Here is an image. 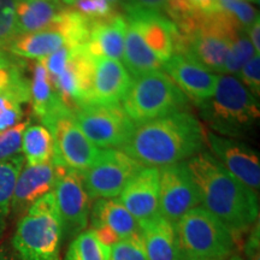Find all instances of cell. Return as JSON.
I'll return each instance as SVG.
<instances>
[{"label":"cell","instance_id":"3","mask_svg":"<svg viewBox=\"0 0 260 260\" xmlns=\"http://www.w3.org/2000/svg\"><path fill=\"white\" fill-rule=\"evenodd\" d=\"M63 226L53 191L29 207L12 239L19 260H60Z\"/></svg>","mask_w":260,"mask_h":260},{"label":"cell","instance_id":"41","mask_svg":"<svg viewBox=\"0 0 260 260\" xmlns=\"http://www.w3.org/2000/svg\"><path fill=\"white\" fill-rule=\"evenodd\" d=\"M188 2H190L194 6H197L198 9L203 12H206V14L216 12L222 9L219 0H188Z\"/></svg>","mask_w":260,"mask_h":260},{"label":"cell","instance_id":"39","mask_svg":"<svg viewBox=\"0 0 260 260\" xmlns=\"http://www.w3.org/2000/svg\"><path fill=\"white\" fill-rule=\"evenodd\" d=\"M245 253L248 260H260V228L259 220L252 226L245 245Z\"/></svg>","mask_w":260,"mask_h":260},{"label":"cell","instance_id":"23","mask_svg":"<svg viewBox=\"0 0 260 260\" xmlns=\"http://www.w3.org/2000/svg\"><path fill=\"white\" fill-rule=\"evenodd\" d=\"M30 102L32 104V111H34L35 116L44 123V125L48 121H51L53 117H56L58 113L68 109L61 102L46 68L39 60L35 64L34 70H32Z\"/></svg>","mask_w":260,"mask_h":260},{"label":"cell","instance_id":"6","mask_svg":"<svg viewBox=\"0 0 260 260\" xmlns=\"http://www.w3.org/2000/svg\"><path fill=\"white\" fill-rule=\"evenodd\" d=\"M122 107L136 125L172 113L188 111L189 100L164 71L133 79Z\"/></svg>","mask_w":260,"mask_h":260},{"label":"cell","instance_id":"24","mask_svg":"<svg viewBox=\"0 0 260 260\" xmlns=\"http://www.w3.org/2000/svg\"><path fill=\"white\" fill-rule=\"evenodd\" d=\"M64 46H69V44L63 32L57 29H47L18 35L8 47V51L14 56L40 60Z\"/></svg>","mask_w":260,"mask_h":260},{"label":"cell","instance_id":"36","mask_svg":"<svg viewBox=\"0 0 260 260\" xmlns=\"http://www.w3.org/2000/svg\"><path fill=\"white\" fill-rule=\"evenodd\" d=\"M239 80L251 90L253 95L260 94V54H254L239 71Z\"/></svg>","mask_w":260,"mask_h":260},{"label":"cell","instance_id":"19","mask_svg":"<svg viewBox=\"0 0 260 260\" xmlns=\"http://www.w3.org/2000/svg\"><path fill=\"white\" fill-rule=\"evenodd\" d=\"M94 75L89 104L116 105L123 102L133 82L121 61L110 58H93Z\"/></svg>","mask_w":260,"mask_h":260},{"label":"cell","instance_id":"30","mask_svg":"<svg viewBox=\"0 0 260 260\" xmlns=\"http://www.w3.org/2000/svg\"><path fill=\"white\" fill-rule=\"evenodd\" d=\"M25 102L11 90L0 92V133L21 122L23 117L22 104Z\"/></svg>","mask_w":260,"mask_h":260},{"label":"cell","instance_id":"38","mask_svg":"<svg viewBox=\"0 0 260 260\" xmlns=\"http://www.w3.org/2000/svg\"><path fill=\"white\" fill-rule=\"evenodd\" d=\"M169 0H122L121 6L125 12L157 11L164 12Z\"/></svg>","mask_w":260,"mask_h":260},{"label":"cell","instance_id":"42","mask_svg":"<svg viewBox=\"0 0 260 260\" xmlns=\"http://www.w3.org/2000/svg\"><path fill=\"white\" fill-rule=\"evenodd\" d=\"M0 260H14L9 254H6L5 252L0 251Z\"/></svg>","mask_w":260,"mask_h":260},{"label":"cell","instance_id":"37","mask_svg":"<svg viewBox=\"0 0 260 260\" xmlns=\"http://www.w3.org/2000/svg\"><path fill=\"white\" fill-rule=\"evenodd\" d=\"M73 48L74 47L64 46L54 52V53L50 54L48 57L39 60L44 64L45 68H46L47 73L51 76V79H56V77H58L61 73H63L65 67H67L68 64V60H69L70 58Z\"/></svg>","mask_w":260,"mask_h":260},{"label":"cell","instance_id":"7","mask_svg":"<svg viewBox=\"0 0 260 260\" xmlns=\"http://www.w3.org/2000/svg\"><path fill=\"white\" fill-rule=\"evenodd\" d=\"M73 116L86 138L100 149H121L136 128L119 104H87L75 109Z\"/></svg>","mask_w":260,"mask_h":260},{"label":"cell","instance_id":"4","mask_svg":"<svg viewBox=\"0 0 260 260\" xmlns=\"http://www.w3.org/2000/svg\"><path fill=\"white\" fill-rule=\"evenodd\" d=\"M201 115L219 134L241 136L259 121V103L251 90L233 75H219L211 99L199 105Z\"/></svg>","mask_w":260,"mask_h":260},{"label":"cell","instance_id":"31","mask_svg":"<svg viewBox=\"0 0 260 260\" xmlns=\"http://www.w3.org/2000/svg\"><path fill=\"white\" fill-rule=\"evenodd\" d=\"M16 6L17 0H0V50H8L18 37Z\"/></svg>","mask_w":260,"mask_h":260},{"label":"cell","instance_id":"28","mask_svg":"<svg viewBox=\"0 0 260 260\" xmlns=\"http://www.w3.org/2000/svg\"><path fill=\"white\" fill-rule=\"evenodd\" d=\"M111 246L100 240L92 229L84 230L70 242L64 260H109Z\"/></svg>","mask_w":260,"mask_h":260},{"label":"cell","instance_id":"43","mask_svg":"<svg viewBox=\"0 0 260 260\" xmlns=\"http://www.w3.org/2000/svg\"><path fill=\"white\" fill-rule=\"evenodd\" d=\"M106 2H109L110 4H112L115 8H117V6H121L122 0H106Z\"/></svg>","mask_w":260,"mask_h":260},{"label":"cell","instance_id":"35","mask_svg":"<svg viewBox=\"0 0 260 260\" xmlns=\"http://www.w3.org/2000/svg\"><path fill=\"white\" fill-rule=\"evenodd\" d=\"M223 10L230 12L247 31L253 22L259 18L258 11L247 0H219Z\"/></svg>","mask_w":260,"mask_h":260},{"label":"cell","instance_id":"16","mask_svg":"<svg viewBox=\"0 0 260 260\" xmlns=\"http://www.w3.org/2000/svg\"><path fill=\"white\" fill-rule=\"evenodd\" d=\"M65 167L51 161L40 165L25 164L18 174L11 201V213L22 217L35 201L56 188Z\"/></svg>","mask_w":260,"mask_h":260},{"label":"cell","instance_id":"15","mask_svg":"<svg viewBox=\"0 0 260 260\" xmlns=\"http://www.w3.org/2000/svg\"><path fill=\"white\" fill-rule=\"evenodd\" d=\"M89 219L90 229L109 246L141 234L138 220L116 198L94 201L90 207Z\"/></svg>","mask_w":260,"mask_h":260},{"label":"cell","instance_id":"22","mask_svg":"<svg viewBox=\"0 0 260 260\" xmlns=\"http://www.w3.org/2000/svg\"><path fill=\"white\" fill-rule=\"evenodd\" d=\"M64 9L60 0H17L16 17L18 35L47 30Z\"/></svg>","mask_w":260,"mask_h":260},{"label":"cell","instance_id":"45","mask_svg":"<svg viewBox=\"0 0 260 260\" xmlns=\"http://www.w3.org/2000/svg\"><path fill=\"white\" fill-rule=\"evenodd\" d=\"M226 260H243V259L239 254H235V253H234V254L230 256V258H228Z\"/></svg>","mask_w":260,"mask_h":260},{"label":"cell","instance_id":"25","mask_svg":"<svg viewBox=\"0 0 260 260\" xmlns=\"http://www.w3.org/2000/svg\"><path fill=\"white\" fill-rule=\"evenodd\" d=\"M122 61L133 79L149 73H154V71H160L164 65L153 52L149 50L142 38L139 35V32L128 23H126Z\"/></svg>","mask_w":260,"mask_h":260},{"label":"cell","instance_id":"10","mask_svg":"<svg viewBox=\"0 0 260 260\" xmlns=\"http://www.w3.org/2000/svg\"><path fill=\"white\" fill-rule=\"evenodd\" d=\"M159 214L176 223L183 214L200 206V195L186 161L158 168Z\"/></svg>","mask_w":260,"mask_h":260},{"label":"cell","instance_id":"20","mask_svg":"<svg viewBox=\"0 0 260 260\" xmlns=\"http://www.w3.org/2000/svg\"><path fill=\"white\" fill-rule=\"evenodd\" d=\"M126 21L117 14L111 18L90 23L87 52L92 58H110L121 61L124 51Z\"/></svg>","mask_w":260,"mask_h":260},{"label":"cell","instance_id":"46","mask_svg":"<svg viewBox=\"0 0 260 260\" xmlns=\"http://www.w3.org/2000/svg\"><path fill=\"white\" fill-rule=\"evenodd\" d=\"M247 2H249V3H253V4H256V5H259L260 0H247Z\"/></svg>","mask_w":260,"mask_h":260},{"label":"cell","instance_id":"14","mask_svg":"<svg viewBox=\"0 0 260 260\" xmlns=\"http://www.w3.org/2000/svg\"><path fill=\"white\" fill-rule=\"evenodd\" d=\"M124 18L162 63H167L177 53L180 42L178 30L176 25L161 12L132 11L125 12Z\"/></svg>","mask_w":260,"mask_h":260},{"label":"cell","instance_id":"1","mask_svg":"<svg viewBox=\"0 0 260 260\" xmlns=\"http://www.w3.org/2000/svg\"><path fill=\"white\" fill-rule=\"evenodd\" d=\"M200 195V206L217 217L234 237L259 220L258 194L241 183L213 157L201 151L186 161Z\"/></svg>","mask_w":260,"mask_h":260},{"label":"cell","instance_id":"17","mask_svg":"<svg viewBox=\"0 0 260 260\" xmlns=\"http://www.w3.org/2000/svg\"><path fill=\"white\" fill-rule=\"evenodd\" d=\"M162 70L176 83L188 100L198 106L212 98L219 79V75L211 73L184 54L172 56L162 65Z\"/></svg>","mask_w":260,"mask_h":260},{"label":"cell","instance_id":"2","mask_svg":"<svg viewBox=\"0 0 260 260\" xmlns=\"http://www.w3.org/2000/svg\"><path fill=\"white\" fill-rule=\"evenodd\" d=\"M206 132L193 113L182 111L136 125L121 151L142 167L186 161L201 152Z\"/></svg>","mask_w":260,"mask_h":260},{"label":"cell","instance_id":"27","mask_svg":"<svg viewBox=\"0 0 260 260\" xmlns=\"http://www.w3.org/2000/svg\"><path fill=\"white\" fill-rule=\"evenodd\" d=\"M24 157H15L0 160V239L6 229L9 216L11 214V201L18 174L24 167Z\"/></svg>","mask_w":260,"mask_h":260},{"label":"cell","instance_id":"32","mask_svg":"<svg viewBox=\"0 0 260 260\" xmlns=\"http://www.w3.org/2000/svg\"><path fill=\"white\" fill-rule=\"evenodd\" d=\"M74 8L88 19L89 23L104 21L118 14L115 6L106 0H76Z\"/></svg>","mask_w":260,"mask_h":260},{"label":"cell","instance_id":"40","mask_svg":"<svg viewBox=\"0 0 260 260\" xmlns=\"http://www.w3.org/2000/svg\"><path fill=\"white\" fill-rule=\"evenodd\" d=\"M247 35H248L249 41H251L253 48H254L255 53L260 52V18H256L253 22L251 27L247 30Z\"/></svg>","mask_w":260,"mask_h":260},{"label":"cell","instance_id":"8","mask_svg":"<svg viewBox=\"0 0 260 260\" xmlns=\"http://www.w3.org/2000/svg\"><path fill=\"white\" fill-rule=\"evenodd\" d=\"M142 168L121 149H102L92 167L82 172L83 184L89 199L117 198Z\"/></svg>","mask_w":260,"mask_h":260},{"label":"cell","instance_id":"9","mask_svg":"<svg viewBox=\"0 0 260 260\" xmlns=\"http://www.w3.org/2000/svg\"><path fill=\"white\" fill-rule=\"evenodd\" d=\"M45 126L54 139L53 162L83 172L92 167L102 149L92 144L75 122L69 109L58 113Z\"/></svg>","mask_w":260,"mask_h":260},{"label":"cell","instance_id":"34","mask_svg":"<svg viewBox=\"0 0 260 260\" xmlns=\"http://www.w3.org/2000/svg\"><path fill=\"white\" fill-rule=\"evenodd\" d=\"M109 260H148L141 234L111 245Z\"/></svg>","mask_w":260,"mask_h":260},{"label":"cell","instance_id":"12","mask_svg":"<svg viewBox=\"0 0 260 260\" xmlns=\"http://www.w3.org/2000/svg\"><path fill=\"white\" fill-rule=\"evenodd\" d=\"M211 153L234 177L255 193L260 188V159L252 147L235 139L206 133Z\"/></svg>","mask_w":260,"mask_h":260},{"label":"cell","instance_id":"5","mask_svg":"<svg viewBox=\"0 0 260 260\" xmlns=\"http://www.w3.org/2000/svg\"><path fill=\"white\" fill-rule=\"evenodd\" d=\"M181 260H226L235 251L230 230L203 206H197L175 223Z\"/></svg>","mask_w":260,"mask_h":260},{"label":"cell","instance_id":"29","mask_svg":"<svg viewBox=\"0 0 260 260\" xmlns=\"http://www.w3.org/2000/svg\"><path fill=\"white\" fill-rule=\"evenodd\" d=\"M254 54L259 53H255L247 32H242L230 45L229 54H228L225 67H224V74H239L243 65Z\"/></svg>","mask_w":260,"mask_h":260},{"label":"cell","instance_id":"18","mask_svg":"<svg viewBox=\"0 0 260 260\" xmlns=\"http://www.w3.org/2000/svg\"><path fill=\"white\" fill-rule=\"evenodd\" d=\"M119 201L139 224L159 214V170L144 167L119 194Z\"/></svg>","mask_w":260,"mask_h":260},{"label":"cell","instance_id":"11","mask_svg":"<svg viewBox=\"0 0 260 260\" xmlns=\"http://www.w3.org/2000/svg\"><path fill=\"white\" fill-rule=\"evenodd\" d=\"M59 212L63 236L75 237L87 229L90 199L83 184L82 172L65 168L53 190Z\"/></svg>","mask_w":260,"mask_h":260},{"label":"cell","instance_id":"26","mask_svg":"<svg viewBox=\"0 0 260 260\" xmlns=\"http://www.w3.org/2000/svg\"><path fill=\"white\" fill-rule=\"evenodd\" d=\"M22 152L28 165H40L53 161L54 139L52 133L42 124L25 128L22 136Z\"/></svg>","mask_w":260,"mask_h":260},{"label":"cell","instance_id":"21","mask_svg":"<svg viewBox=\"0 0 260 260\" xmlns=\"http://www.w3.org/2000/svg\"><path fill=\"white\" fill-rule=\"evenodd\" d=\"M148 260H181L175 224L160 214L140 223Z\"/></svg>","mask_w":260,"mask_h":260},{"label":"cell","instance_id":"44","mask_svg":"<svg viewBox=\"0 0 260 260\" xmlns=\"http://www.w3.org/2000/svg\"><path fill=\"white\" fill-rule=\"evenodd\" d=\"M60 2L68 6H74L75 3H76V0H60Z\"/></svg>","mask_w":260,"mask_h":260},{"label":"cell","instance_id":"33","mask_svg":"<svg viewBox=\"0 0 260 260\" xmlns=\"http://www.w3.org/2000/svg\"><path fill=\"white\" fill-rule=\"evenodd\" d=\"M28 125V121L19 122L18 124L0 133V160L21 154L22 136Z\"/></svg>","mask_w":260,"mask_h":260},{"label":"cell","instance_id":"13","mask_svg":"<svg viewBox=\"0 0 260 260\" xmlns=\"http://www.w3.org/2000/svg\"><path fill=\"white\" fill-rule=\"evenodd\" d=\"M93 75L94 61L87 52L86 45L74 47L63 73L52 79L61 102L71 112L90 103Z\"/></svg>","mask_w":260,"mask_h":260}]
</instances>
